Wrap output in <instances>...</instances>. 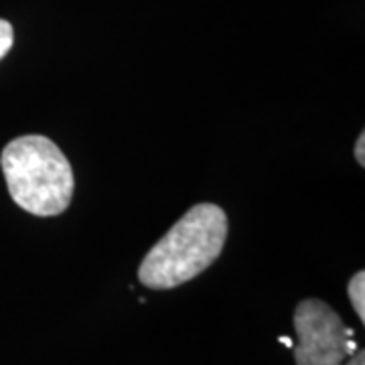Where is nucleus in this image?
I'll list each match as a JSON object with an SVG mask.
<instances>
[{
	"instance_id": "1",
	"label": "nucleus",
	"mask_w": 365,
	"mask_h": 365,
	"mask_svg": "<svg viewBox=\"0 0 365 365\" xmlns=\"http://www.w3.org/2000/svg\"><path fill=\"white\" fill-rule=\"evenodd\" d=\"M227 240V215L213 203L191 207L144 256L138 278L146 288L169 290L193 280L220 258Z\"/></svg>"
},
{
	"instance_id": "2",
	"label": "nucleus",
	"mask_w": 365,
	"mask_h": 365,
	"mask_svg": "<svg viewBox=\"0 0 365 365\" xmlns=\"http://www.w3.org/2000/svg\"><path fill=\"white\" fill-rule=\"evenodd\" d=\"M0 167L13 201L37 217L63 213L73 197V170L47 136L26 134L6 144Z\"/></svg>"
},
{
	"instance_id": "3",
	"label": "nucleus",
	"mask_w": 365,
	"mask_h": 365,
	"mask_svg": "<svg viewBox=\"0 0 365 365\" xmlns=\"http://www.w3.org/2000/svg\"><path fill=\"white\" fill-rule=\"evenodd\" d=\"M299 343L292 345L297 365H341L357 351L353 329L327 302L307 299L294 311Z\"/></svg>"
},
{
	"instance_id": "4",
	"label": "nucleus",
	"mask_w": 365,
	"mask_h": 365,
	"mask_svg": "<svg viewBox=\"0 0 365 365\" xmlns=\"http://www.w3.org/2000/svg\"><path fill=\"white\" fill-rule=\"evenodd\" d=\"M347 292H349V300H351L353 309L359 317V321L365 323V274L364 270L353 276L349 280V287H347Z\"/></svg>"
},
{
	"instance_id": "5",
	"label": "nucleus",
	"mask_w": 365,
	"mask_h": 365,
	"mask_svg": "<svg viewBox=\"0 0 365 365\" xmlns=\"http://www.w3.org/2000/svg\"><path fill=\"white\" fill-rule=\"evenodd\" d=\"M14 43V31L13 25L4 19H0V59L6 57V53L13 49Z\"/></svg>"
},
{
	"instance_id": "6",
	"label": "nucleus",
	"mask_w": 365,
	"mask_h": 365,
	"mask_svg": "<svg viewBox=\"0 0 365 365\" xmlns=\"http://www.w3.org/2000/svg\"><path fill=\"white\" fill-rule=\"evenodd\" d=\"M355 158H357V163L364 167L365 165V132L359 134V138H357V143H355Z\"/></svg>"
},
{
	"instance_id": "7",
	"label": "nucleus",
	"mask_w": 365,
	"mask_h": 365,
	"mask_svg": "<svg viewBox=\"0 0 365 365\" xmlns=\"http://www.w3.org/2000/svg\"><path fill=\"white\" fill-rule=\"evenodd\" d=\"M341 365H365V353L364 349H359V351H355L351 355V359L349 361H343Z\"/></svg>"
},
{
	"instance_id": "8",
	"label": "nucleus",
	"mask_w": 365,
	"mask_h": 365,
	"mask_svg": "<svg viewBox=\"0 0 365 365\" xmlns=\"http://www.w3.org/2000/svg\"><path fill=\"white\" fill-rule=\"evenodd\" d=\"M280 343H282V345H287V347H290V349H292V339H288V337H280Z\"/></svg>"
}]
</instances>
